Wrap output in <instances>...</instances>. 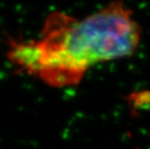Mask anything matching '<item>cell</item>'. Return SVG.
Returning <instances> with one entry per match:
<instances>
[{"label":"cell","instance_id":"6da1fadb","mask_svg":"<svg viewBox=\"0 0 150 149\" xmlns=\"http://www.w3.org/2000/svg\"><path fill=\"white\" fill-rule=\"evenodd\" d=\"M140 37L142 28L122 2L82 20L52 13L35 41L36 76L50 86L76 85L94 65L133 55Z\"/></svg>","mask_w":150,"mask_h":149}]
</instances>
